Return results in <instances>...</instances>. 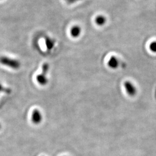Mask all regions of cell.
I'll return each instance as SVG.
<instances>
[{"label":"cell","mask_w":156,"mask_h":156,"mask_svg":"<svg viewBox=\"0 0 156 156\" xmlns=\"http://www.w3.org/2000/svg\"><path fill=\"white\" fill-rule=\"evenodd\" d=\"M108 66L112 69H116L119 67V62L117 57L115 56H112L108 61Z\"/></svg>","instance_id":"obj_5"},{"label":"cell","mask_w":156,"mask_h":156,"mask_svg":"<svg viewBox=\"0 0 156 156\" xmlns=\"http://www.w3.org/2000/svg\"><path fill=\"white\" fill-rule=\"evenodd\" d=\"M80 33H81V28L78 26H73L71 30V36L73 38H77L78 37H79Z\"/></svg>","instance_id":"obj_6"},{"label":"cell","mask_w":156,"mask_h":156,"mask_svg":"<svg viewBox=\"0 0 156 156\" xmlns=\"http://www.w3.org/2000/svg\"><path fill=\"white\" fill-rule=\"evenodd\" d=\"M149 47H150V49L153 52L156 53V41H154V42H151Z\"/></svg>","instance_id":"obj_10"},{"label":"cell","mask_w":156,"mask_h":156,"mask_svg":"<svg viewBox=\"0 0 156 156\" xmlns=\"http://www.w3.org/2000/svg\"><path fill=\"white\" fill-rule=\"evenodd\" d=\"M66 2H67L68 4H72L73 3H75L76 2L79 1H80V0H65Z\"/></svg>","instance_id":"obj_11"},{"label":"cell","mask_w":156,"mask_h":156,"mask_svg":"<svg viewBox=\"0 0 156 156\" xmlns=\"http://www.w3.org/2000/svg\"><path fill=\"white\" fill-rule=\"evenodd\" d=\"M124 86L126 90L127 93H128L129 95L133 97L136 94V92H137L136 88L135 86V85L131 82L126 81V82H124Z\"/></svg>","instance_id":"obj_3"},{"label":"cell","mask_w":156,"mask_h":156,"mask_svg":"<svg viewBox=\"0 0 156 156\" xmlns=\"http://www.w3.org/2000/svg\"><path fill=\"white\" fill-rule=\"evenodd\" d=\"M31 120L35 124H39L42 121V115L39 110H34L31 116Z\"/></svg>","instance_id":"obj_4"},{"label":"cell","mask_w":156,"mask_h":156,"mask_svg":"<svg viewBox=\"0 0 156 156\" xmlns=\"http://www.w3.org/2000/svg\"><path fill=\"white\" fill-rule=\"evenodd\" d=\"M49 69V65L48 63H45L42 66V72L37 75V82L41 85H45L48 83V79L47 78V73Z\"/></svg>","instance_id":"obj_2"},{"label":"cell","mask_w":156,"mask_h":156,"mask_svg":"<svg viewBox=\"0 0 156 156\" xmlns=\"http://www.w3.org/2000/svg\"><path fill=\"white\" fill-rule=\"evenodd\" d=\"M1 124H0V129H1Z\"/></svg>","instance_id":"obj_12"},{"label":"cell","mask_w":156,"mask_h":156,"mask_svg":"<svg viewBox=\"0 0 156 156\" xmlns=\"http://www.w3.org/2000/svg\"><path fill=\"white\" fill-rule=\"evenodd\" d=\"M0 63L13 69H18L20 67V62L18 60L6 56H1L0 57Z\"/></svg>","instance_id":"obj_1"},{"label":"cell","mask_w":156,"mask_h":156,"mask_svg":"<svg viewBox=\"0 0 156 156\" xmlns=\"http://www.w3.org/2000/svg\"><path fill=\"white\" fill-rule=\"evenodd\" d=\"M106 18L104 16H102V15H98V16H97L96 17L95 19V23L97 25L100 26H103L104 24H105V23H106Z\"/></svg>","instance_id":"obj_7"},{"label":"cell","mask_w":156,"mask_h":156,"mask_svg":"<svg viewBox=\"0 0 156 156\" xmlns=\"http://www.w3.org/2000/svg\"><path fill=\"white\" fill-rule=\"evenodd\" d=\"M45 44L48 50H51L55 46V41L49 37L45 38Z\"/></svg>","instance_id":"obj_8"},{"label":"cell","mask_w":156,"mask_h":156,"mask_svg":"<svg viewBox=\"0 0 156 156\" xmlns=\"http://www.w3.org/2000/svg\"><path fill=\"white\" fill-rule=\"evenodd\" d=\"M0 92H5L7 94H9L11 93V90L9 88L4 87L1 84H0Z\"/></svg>","instance_id":"obj_9"}]
</instances>
